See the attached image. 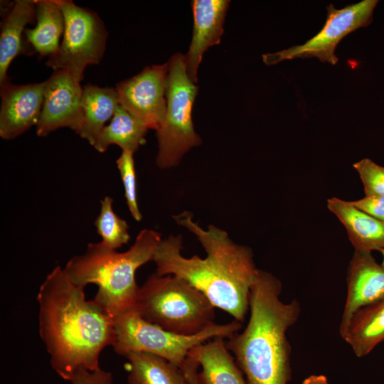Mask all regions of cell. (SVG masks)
I'll use <instances>...</instances> for the list:
<instances>
[{
	"instance_id": "6da1fadb",
	"label": "cell",
	"mask_w": 384,
	"mask_h": 384,
	"mask_svg": "<svg viewBox=\"0 0 384 384\" xmlns=\"http://www.w3.org/2000/svg\"><path fill=\"white\" fill-rule=\"evenodd\" d=\"M37 300L39 334L56 373L70 381L80 369L100 368V353L112 346L114 335V319L105 306L87 300L84 287L60 266L47 275Z\"/></svg>"
},
{
	"instance_id": "7a4b0ae2",
	"label": "cell",
	"mask_w": 384,
	"mask_h": 384,
	"mask_svg": "<svg viewBox=\"0 0 384 384\" xmlns=\"http://www.w3.org/2000/svg\"><path fill=\"white\" fill-rule=\"evenodd\" d=\"M174 218L197 238L207 255L203 259L197 255L183 257L181 236L169 235L161 239L155 252V273L183 279L215 307L242 323L249 309L250 287L258 270L251 249L235 243L225 231L215 225L203 229L188 211Z\"/></svg>"
},
{
	"instance_id": "3957f363",
	"label": "cell",
	"mask_w": 384,
	"mask_h": 384,
	"mask_svg": "<svg viewBox=\"0 0 384 384\" xmlns=\"http://www.w3.org/2000/svg\"><path fill=\"white\" fill-rule=\"evenodd\" d=\"M281 292L275 276L258 270L250 291L249 321L226 343L247 384H287L290 379L287 331L297 321L300 305L283 302Z\"/></svg>"
},
{
	"instance_id": "277c9868",
	"label": "cell",
	"mask_w": 384,
	"mask_h": 384,
	"mask_svg": "<svg viewBox=\"0 0 384 384\" xmlns=\"http://www.w3.org/2000/svg\"><path fill=\"white\" fill-rule=\"evenodd\" d=\"M161 239L157 231L144 229L130 248L123 252L102 242H90L85 252L70 259L63 270L80 287L96 284L98 290L94 299L115 319L134 308L140 289L136 272L153 261Z\"/></svg>"
},
{
	"instance_id": "5b68a950",
	"label": "cell",
	"mask_w": 384,
	"mask_h": 384,
	"mask_svg": "<svg viewBox=\"0 0 384 384\" xmlns=\"http://www.w3.org/2000/svg\"><path fill=\"white\" fill-rule=\"evenodd\" d=\"M215 306L188 282L172 274H151L140 287L134 309L167 331L191 336L214 323Z\"/></svg>"
},
{
	"instance_id": "8992f818",
	"label": "cell",
	"mask_w": 384,
	"mask_h": 384,
	"mask_svg": "<svg viewBox=\"0 0 384 384\" xmlns=\"http://www.w3.org/2000/svg\"><path fill=\"white\" fill-rule=\"evenodd\" d=\"M241 329V322L213 323L202 331L191 336L167 331L142 319L133 309L114 319V351L124 356L132 352H145L162 357L181 367L189 352L212 338H230Z\"/></svg>"
},
{
	"instance_id": "52a82bcc",
	"label": "cell",
	"mask_w": 384,
	"mask_h": 384,
	"mask_svg": "<svg viewBox=\"0 0 384 384\" xmlns=\"http://www.w3.org/2000/svg\"><path fill=\"white\" fill-rule=\"evenodd\" d=\"M168 63L166 112L156 131V162L163 169L176 166L188 151L201 143L192 120V110L198 87L187 74L184 55H173Z\"/></svg>"
},
{
	"instance_id": "ba28073f",
	"label": "cell",
	"mask_w": 384,
	"mask_h": 384,
	"mask_svg": "<svg viewBox=\"0 0 384 384\" xmlns=\"http://www.w3.org/2000/svg\"><path fill=\"white\" fill-rule=\"evenodd\" d=\"M56 1L64 15L65 29L58 52L46 64L54 70H66L81 82L85 68L102 60L108 33L94 11L70 0Z\"/></svg>"
},
{
	"instance_id": "9c48e42d",
	"label": "cell",
	"mask_w": 384,
	"mask_h": 384,
	"mask_svg": "<svg viewBox=\"0 0 384 384\" xmlns=\"http://www.w3.org/2000/svg\"><path fill=\"white\" fill-rule=\"evenodd\" d=\"M378 2V0H363L342 9L335 8L332 4L328 5L325 23L315 36L302 45L263 54V62L267 65H273L287 60L316 58L321 62L336 65L338 61L335 54L337 45L349 33L371 23Z\"/></svg>"
},
{
	"instance_id": "30bf717a",
	"label": "cell",
	"mask_w": 384,
	"mask_h": 384,
	"mask_svg": "<svg viewBox=\"0 0 384 384\" xmlns=\"http://www.w3.org/2000/svg\"><path fill=\"white\" fill-rule=\"evenodd\" d=\"M169 63L145 67L136 75L118 82L119 104L149 129L157 131L166 112Z\"/></svg>"
},
{
	"instance_id": "8fae6325",
	"label": "cell",
	"mask_w": 384,
	"mask_h": 384,
	"mask_svg": "<svg viewBox=\"0 0 384 384\" xmlns=\"http://www.w3.org/2000/svg\"><path fill=\"white\" fill-rule=\"evenodd\" d=\"M82 87L80 81L64 70H54L45 80L43 102L36 134L46 137L62 127L79 134L83 122Z\"/></svg>"
},
{
	"instance_id": "7c38bea8",
	"label": "cell",
	"mask_w": 384,
	"mask_h": 384,
	"mask_svg": "<svg viewBox=\"0 0 384 384\" xmlns=\"http://www.w3.org/2000/svg\"><path fill=\"white\" fill-rule=\"evenodd\" d=\"M384 300V266L371 252L358 251L351 260L347 276V295L340 323L341 336L353 316L360 309Z\"/></svg>"
},
{
	"instance_id": "4fadbf2b",
	"label": "cell",
	"mask_w": 384,
	"mask_h": 384,
	"mask_svg": "<svg viewBox=\"0 0 384 384\" xmlns=\"http://www.w3.org/2000/svg\"><path fill=\"white\" fill-rule=\"evenodd\" d=\"M45 81L0 86V137L11 140L37 125L43 106Z\"/></svg>"
},
{
	"instance_id": "5bb4252c",
	"label": "cell",
	"mask_w": 384,
	"mask_h": 384,
	"mask_svg": "<svg viewBox=\"0 0 384 384\" xmlns=\"http://www.w3.org/2000/svg\"><path fill=\"white\" fill-rule=\"evenodd\" d=\"M228 0H193V29L191 42L184 55L187 74L196 83L197 72L205 51L219 44L228 9Z\"/></svg>"
},
{
	"instance_id": "9a60e30c",
	"label": "cell",
	"mask_w": 384,
	"mask_h": 384,
	"mask_svg": "<svg viewBox=\"0 0 384 384\" xmlns=\"http://www.w3.org/2000/svg\"><path fill=\"white\" fill-rule=\"evenodd\" d=\"M36 20V0H16L4 14L0 32V86L10 81L7 72L18 55L26 53L24 32Z\"/></svg>"
},
{
	"instance_id": "2e32d148",
	"label": "cell",
	"mask_w": 384,
	"mask_h": 384,
	"mask_svg": "<svg viewBox=\"0 0 384 384\" xmlns=\"http://www.w3.org/2000/svg\"><path fill=\"white\" fill-rule=\"evenodd\" d=\"M189 354L201 367L196 374L197 384H247L224 338L216 337L196 346Z\"/></svg>"
},
{
	"instance_id": "e0dca14e",
	"label": "cell",
	"mask_w": 384,
	"mask_h": 384,
	"mask_svg": "<svg viewBox=\"0 0 384 384\" xmlns=\"http://www.w3.org/2000/svg\"><path fill=\"white\" fill-rule=\"evenodd\" d=\"M327 207L343 225L355 250H384V222L336 197L328 199Z\"/></svg>"
},
{
	"instance_id": "ac0fdd59",
	"label": "cell",
	"mask_w": 384,
	"mask_h": 384,
	"mask_svg": "<svg viewBox=\"0 0 384 384\" xmlns=\"http://www.w3.org/2000/svg\"><path fill=\"white\" fill-rule=\"evenodd\" d=\"M36 25L26 28L25 38L40 58L51 57L58 50L65 29L63 11L56 0H36Z\"/></svg>"
},
{
	"instance_id": "d6986e66",
	"label": "cell",
	"mask_w": 384,
	"mask_h": 384,
	"mask_svg": "<svg viewBox=\"0 0 384 384\" xmlns=\"http://www.w3.org/2000/svg\"><path fill=\"white\" fill-rule=\"evenodd\" d=\"M341 336L357 357L370 353L384 341V300L358 311Z\"/></svg>"
},
{
	"instance_id": "ffe728a7",
	"label": "cell",
	"mask_w": 384,
	"mask_h": 384,
	"mask_svg": "<svg viewBox=\"0 0 384 384\" xmlns=\"http://www.w3.org/2000/svg\"><path fill=\"white\" fill-rule=\"evenodd\" d=\"M119 105L115 88L92 84L82 87L83 122L78 135L94 146L107 122Z\"/></svg>"
},
{
	"instance_id": "44dd1931",
	"label": "cell",
	"mask_w": 384,
	"mask_h": 384,
	"mask_svg": "<svg viewBox=\"0 0 384 384\" xmlns=\"http://www.w3.org/2000/svg\"><path fill=\"white\" fill-rule=\"evenodd\" d=\"M124 357L129 384H190L180 367L162 357L145 352Z\"/></svg>"
},
{
	"instance_id": "7402d4cb",
	"label": "cell",
	"mask_w": 384,
	"mask_h": 384,
	"mask_svg": "<svg viewBox=\"0 0 384 384\" xmlns=\"http://www.w3.org/2000/svg\"><path fill=\"white\" fill-rule=\"evenodd\" d=\"M148 128L122 106L117 108L110 123L105 126L93 147L105 152L112 144L119 146L122 151L134 153L146 142Z\"/></svg>"
},
{
	"instance_id": "603a6c76",
	"label": "cell",
	"mask_w": 384,
	"mask_h": 384,
	"mask_svg": "<svg viewBox=\"0 0 384 384\" xmlns=\"http://www.w3.org/2000/svg\"><path fill=\"white\" fill-rule=\"evenodd\" d=\"M113 199L105 196L100 201V211L95 221L102 242L106 246L117 250L130 240L129 225L113 210Z\"/></svg>"
},
{
	"instance_id": "cb8c5ba5",
	"label": "cell",
	"mask_w": 384,
	"mask_h": 384,
	"mask_svg": "<svg viewBox=\"0 0 384 384\" xmlns=\"http://www.w3.org/2000/svg\"><path fill=\"white\" fill-rule=\"evenodd\" d=\"M133 155L132 152L122 151L116 163L123 183L128 209L133 218L136 221H140L142 215L137 203V178Z\"/></svg>"
},
{
	"instance_id": "d4e9b609",
	"label": "cell",
	"mask_w": 384,
	"mask_h": 384,
	"mask_svg": "<svg viewBox=\"0 0 384 384\" xmlns=\"http://www.w3.org/2000/svg\"><path fill=\"white\" fill-rule=\"evenodd\" d=\"M363 183L366 196L384 197V166L368 158L353 165Z\"/></svg>"
},
{
	"instance_id": "484cf974",
	"label": "cell",
	"mask_w": 384,
	"mask_h": 384,
	"mask_svg": "<svg viewBox=\"0 0 384 384\" xmlns=\"http://www.w3.org/2000/svg\"><path fill=\"white\" fill-rule=\"evenodd\" d=\"M71 384H113L112 375L110 372L101 368L90 371L80 369L72 377Z\"/></svg>"
},
{
	"instance_id": "4316f807",
	"label": "cell",
	"mask_w": 384,
	"mask_h": 384,
	"mask_svg": "<svg viewBox=\"0 0 384 384\" xmlns=\"http://www.w3.org/2000/svg\"><path fill=\"white\" fill-rule=\"evenodd\" d=\"M350 202L360 210L384 222V197L366 196L363 198Z\"/></svg>"
},
{
	"instance_id": "83f0119b",
	"label": "cell",
	"mask_w": 384,
	"mask_h": 384,
	"mask_svg": "<svg viewBox=\"0 0 384 384\" xmlns=\"http://www.w3.org/2000/svg\"><path fill=\"white\" fill-rule=\"evenodd\" d=\"M199 364L194 357L188 355L181 368L185 373L190 384H197L196 374Z\"/></svg>"
},
{
	"instance_id": "f1b7e54d",
	"label": "cell",
	"mask_w": 384,
	"mask_h": 384,
	"mask_svg": "<svg viewBox=\"0 0 384 384\" xmlns=\"http://www.w3.org/2000/svg\"><path fill=\"white\" fill-rule=\"evenodd\" d=\"M302 384H329L326 376L323 375H312L304 380Z\"/></svg>"
},
{
	"instance_id": "f546056e",
	"label": "cell",
	"mask_w": 384,
	"mask_h": 384,
	"mask_svg": "<svg viewBox=\"0 0 384 384\" xmlns=\"http://www.w3.org/2000/svg\"><path fill=\"white\" fill-rule=\"evenodd\" d=\"M379 252H380L382 255H383V263H382V265L384 266V250H381Z\"/></svg>"
}]
</instances>
